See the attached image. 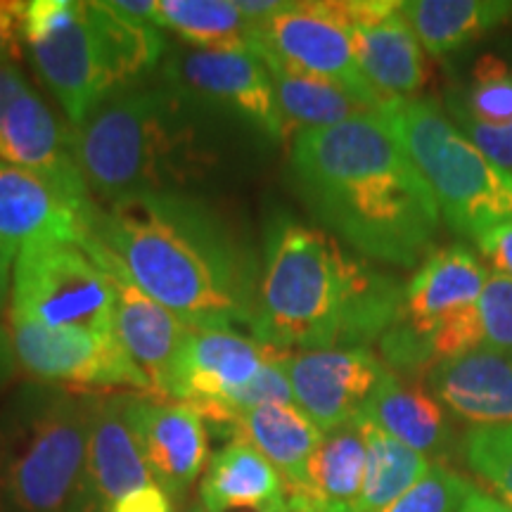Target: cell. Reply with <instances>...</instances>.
Listing matches in <instances>:
<instances>
[{"label":"cell","instance_id":"1","mask_svg":"<svg viewBox=\"0 0 512 512\" xmlns=\"http://www.w3.org/2000/svg\"><path fill=\"white\" fill-rule=\"evenodd\" d=\"M81 247L190 330H252L259 261L200 197L138 192L95 202Z\"/></svg>","mask_w":512,"mask_h":512},{"label":"cell","instance_id":"2","mask_svg":"<svg viewBox=\"0 0 512 512\" xmlns=\"http://www.w3.org/2000/svg\"><path fill=\"white\" fill-rule=\"evenodd\" d=\"M294 188L323 230L366 259L420 266L434 252V192L382 114L292 138Z\"/></svg>","mask_w":512,"mask_h":512},{"label":"cell","instance_id":"3","mask_svg":"<svg viewBox=\"0 0 512 512\" xmlns=\"http://www.w3.org/2000/svg\"><path fill=\"white\" fill-rule=\"evenodd\" d=\"M403 287L328 230L278 214L266 228L252 335L280 354L368 349L399 318Z\"/></svg>","mask_w":512,"mask_h":512},{"label":"cell","instance_id":"4","mask_svg":"<svg viewBox=\"0 0 512 512\" xmlns=\"http://www.w3.org/2000/svg\"><path fill=\"white\" fill-rule=\"evenodd\" d=\"M223 119L171 86L131 88L74 131V155L102 202L138 192H185L221 162Z\"/></svg>","mask_w":512,"mask_h":512},{"label":"cell","instance_id":"5","mask_svg":"<svg viewBox=\"0 0 512 512\" xmlns=\"http://www.w3.org/2000/svg\"><path fill=\"white\" fill-rule=\"evenodd\" d=\"M93 396L27 382L0 406V512H72Z\"/></svg>","mask_w":512,"mask_h":512},{"label":"cell","instance_id":"6","mask_svg":"<svg viewBox=\"0 0 512 512\" xmlns=\"http://www.w3.org/2000/svg\"><path fill=\"white\" fill-rule=\"evenodd\" d=\"M382 117L432 188L453 233L477 240L512 221V176L460 133L437 100L389 102Z\"/></svg>","mask_w":512,"mask_h":512},{"label":"cell","instance_id":"7","mask_svg":"<svg viewBox=\"0 0 512 512\" xmlns=\"http://www.w3.org/2000/svg\"><path fill=\"white\" fill-rule=\"evenodd\" d=\"M10 313L55 330L117 337L112 275L74 242L38 240L19 247L12 268Z\"/></svg>","mask_w":512,"mask_h":512},{"label":"cell","instance_id":"8","mask_svg":"<svg viewBox=\"0 0 512 512\" xmlns=\"http://www.w3.org/2000/svg\"><path fill=\"white\" fill-rule=\"evenodd\" d=\"M22 46L36 74L76 131L102 102L119 95L110 57L81 0H29L22 8Z\"/></svg>","mask_w":512,"mask_h":512},{"label":"cell","instance_id":"9","mask_svg":"<svg viewBox=\"0 0 512 512\" xmlns=\"http://www.w3.org/2000/svg\"><path fill=\"white\" fill-rule=\"evenodd\" d=\"M489 271L465 245L434 249L403 287L396 323L380 339L392 373H430V337L446 320L477 304Z\"/></svg>","mask_w":512,"mask_h":512},{"label":"cell","instance_id":"10","mask_svg":"<svg viewBox=\"0 0 512 512\" xmlns=\"http://www.w3.org/2000/svg\"><path fill=\"white\" fill-rule=\"evenodd\" d=\"M249 46L285 67L347 88L356 98L384 112L389 105L375 93L358 67L354 38L342 0L285 3L259 27H252Z\"/></svg>","mask_w":512,"mask_h":512},{"label":"cell","instance_id":"11","mask_svg":"<svg viewBox=\"0 0 512 512\" xmlns=\"http://www.w3.org/2000/svg\"><path fill=\"white\" fill-rule=\"evenodd\" d=\"M164 79L166 86L188 95L219 119L249 126L273 143L287 140L271 76L252 46L174 50L164 62Z\"/></svg>","mask_w":512,"mask_h":512},{"label":"cell","instance_id":"12","mask_svg":"<svg viewBox=\"0 0 512 512\" xmlns=\"http://www.w3.org/2000/svg\"><path fill=\"white\" fill-rule=\"evenodd\" d=\"M10 335L17 363L34 382L81 389H136L147 392L145 377L117 337H95L81 330H55L34 318L10 313Z\"/></svg>","mask_w":512,"mask_h":512},{"label":"cell","instance_id":"13","mask_svg":"<svg viewBox=\"0 0 512 512\" xmlns=\"http://www.w3.org/2000/svg\"><path fill=\"white\" fill-rule=\"evenodd\" d=\"M0 162L53 178L76 197H91L76 164L74 128L55 117L19 62L0 64Z\"/></svg>","mask_w":512,"mask_h":512},{"label":"cell","instance_id":"14","mask_svg":"<svg viewBox=\"0 0 512 512\" xmlns=\"http://www.w3.org/2000/svg\"><path fill=\"white\" fill-rule=\"evenodd\" d=\"M155 484L131 418V396H93L86 460L72 512H107L119 498Z\"/></svg>","mask_w":512,"mask_h":512},{"label":"cell","instance_id":"15","mask_svg":"<svg viewBox=\"0 0 512 512\" xmlns=\"http://www.w3.org/2000/svg\"><path fill=\"white\" fill-rule=\"evenodd\" d=\"M285 370L294 403L320 432H332L363 413L387 366L370 349L351 347L287 354Z\"/></svg>","mask_w":512,"mask_h":512},{"label":"cell","instance_id":"16","mask_svg":"<svg viewBox=\"0 0 512 512\" xmlns=\"http://www.w3.org/2000/svg\"><path fill=\"white\" fill-rule=\"evenodd\" d=\"M358 67L382 100H411L427 83L418 36L396 0H342Z\"/></svg>","mask_w":512,"mask_h":512},{"label":"cell","instance_id":"17","mask_svg":"<svg viewBox=\"0 0 512 512\" xmlns=\"http://www.w3.org/2000/svg\"><path fill=\"white\" fill-rule=\"evenodd\" d=\"M275 354L280 351L238 330H190L166 401L207 413L240 394Z\"/></svg>","mask_w":512,"mask_h":512},{"label":"cell","instance_id":"18","mask_svg":"<svg viewBox=\"0 0 512 512\" xmlns=\"http://www.w3.org/2000/svg\"><path fill=\"white\" fill-rule=\"evenodd\" d=\"M93 204L53 178L0 162V240L12 247L38 240L83 245Z\"/></svg>","mask_w":512,"mask_h":512},{"label":"cell","instance_id":"19","mask_svg":"<svg viewBox=\"0 0 512 512\" xmlns=\"http://www.w3.org/2000/svg\"><path fill=\"white\" fill-rule=\"evenodd\" d=\"M131 418L155 484L183 496L207 467L209 425L181 401L131 396Z\"/></svg>","mask_w":512,"mask_h":512},{"label":"cell","instance_id":"20","mask_svg":"<svg viewBox=\"0 0 512 512\" xmlns=\"http://www.w3.org/2000/svg\"><path fill=\"white\" fill-rule=\"evenodd\" d=\"M117 290L114 330L119 344L147 382V394L169 399L171 377L190 328L121 273H110Z\"/></svg>","mask_w":512,"mask_h":512},{"label":"cell","instance_id":"21","mask_svg":"<svg viewBox=\"0 0 512 512\" xmlns=\"http://www.w3.org/2000/svg\"><path fill=\"white\" fill-rule=\"evenodd\" d=\"M441 406L475 427L512 422V356L489 347L448 358L427 373Z\"/></svg>","mask_w":512,"mask_h":512},{"label":"cell","instance_id":"22","mask_svg":"<svg viewBox=\"0 0 512 512\" xmlns=\"http://www.w3.org/2000/svg\"><path fill=\"white\" fill-rule=\"evenodd\" d=\"M366 460V430L361 418L325 432L309 463L304 486L287 494V508L290 512H358Z\"/></svg>","mask_w":512,"mask_h":512},{"label":"cell","instance_id":"23","mask_svg":"<svg viewBox=\"0 0 512 512\" xmlns=\"http://www.w3.org/2000/svg\"><path fill=\"white\" fill-rule=\"evenodd\" d=\"M228 434L252 444L280 472L287 494H292L304 486L309 463L325 432L297 403H271L235 420Z\"/></svg>","mask_w":512,"mask_h":512},{"label":"cell","instance_id":"24","mask_svg":"<svg viewBox=\"0 0 512 512\" xmlns=\"http://www.w3.org/2000/svg\"><path fill=\"white\" fill-rule=\"evenodd\" d=\"M200 498L207 512L261 510L285 503L287 489L280 472L252 444L230 439L209 460Z\"/></svg>","mask_w":512,"mask_h":512},{"label":"cell","instance_id":"25","mask_svg":"<svg viewBox=\"0 0 512 512\" xmlns=\"http://www.w3.org/2000/svg\"><path fill=\"white\" fill-rule=\"evenodd\" d=\"M256 57L264 62L266 72L271 76L280 117H283L285 133L290 140L302 131L330 128L351 119L382 114L337 83L294 72V69L285 67L268 55L256 53Z\"/></svg>","mask_w":512,"mask_h":512},{"label":"cell","instance_id":"26","mask_svg":"<svg viewBox=\"0 0 512 512\" xmlns=\"http://www.w3.org/2000/svg\"><path fill=\"white\" fill-rule=\"evenodd\" d=\"M358 418L380 427L389 437L399 439L422 456L441 451L448 439L444 406L437 396L427 392L422 384L401 380L389 368Z\"/></svg>","mask_w":512,"mask_h":512},{"label":"cell","instance_id":"27","mask_svg":"<svg viewBox=\"0 0 512 512\" xmlns=\"http://www.w3.org/2000/svg\"><path fill=\"white\" fill-rule=\"evenodd\" d=\"M422 50L446 57L512 17L508 0H408L401 3Z\"/></svg>","mask_w":512,"mask_h":512},{"label":"cell","instance_id":"28","mask_svg":"<svg viewBox=\"0 0 512 512\" xmlns=\"http://www.w3.org/2000/svg\"><path fill=\"white\" fill-rule=\"evenodd\" d=\"M363 420V418H361ZM366 430V482L358 512H382L430 472V460L380 427L363 420Z\"/></svg>","mask_w":512,"mask_h":512},{"label":"cell","instance_id":"29","mask_svg":"<svg viewBox=\"0 0 512 512\" xmlns=\"http://www.w3.org/2000/svg\"><path fill=\"white\" fill-rule=\"evenodd\" d=\"M159 29H171L192 48H247L252 27L238 0H157Z\"/></svg>","mask_w":512,"mask_h":512},{"label":"cell","instance_id":"30","mask_svg":"<svg viewBox=\"0 0 512 512\" xmlns=\"http://www.w3.org/2000/svg\"><path fill=\"white\" fill-rule=\"evenodd\" d=\"M463 110L486 124L512 121V67L498 55L479 57L470 72L465 98H456Z\"/></svg>","mask_w":512,"mask_h":512},{"label":"cell","instance_id":"31","mask_svg":"<svg viewBox=\"0 0 512 512\" xmlns=\"http://www.w3.org/2000/svg\"><path fill=\"white\" fill-rule=\"evenodd\" d=\"M463 453L470 470L512 508V422L472 427L465 434Z\"/></svg>","mask_w":512,"mask_h":512},{"label":"cell","instance_id":"32","mask_svg":"<svg viewBox=\"0 0 512 512\" xmlns=\"http://www.w3.org/2000/svg\"><path fill=\"white\" fill-rule=\"evenodd\" d=\"M475 486L458 472L432 465L418 484L382 512H458Z\"/></svg>","mask_w":512,"mask_h":512},{"label":"cell","instance_id":"33","mask_svg":"<svg viewBox=\"0 0 512 512\" xmlns=\"http://www.w3.org/2000/svg\"><path fill=\"white\" fill-rule=\"evenodd\" d=\"M477 313L484 332V347L512 356V280L489 273L477 299Z\"/></svg>","mask_w":512,"mask_h":512},{"label":"cell","instance_id":"34","mask_svg":"<svg viewBox=\"0 0 512 512\" xmlns=\"http://www.w3.org/2000/svg\"><path fill=\"white\" fill-rule=\"evenodd\" d=\"M448 117L486 159H491L498 169L508 171L512 176V121L510 124H486V121L470 117L456 98L448 100Z\"/></svg>","mask_w":512,"mask_h":512},{"label":"cell","instance_id":"35","mask_svg":"<svg viewBox=\"0 0 512 512\" xmlns=\"http://www.w3.org/2000/svg\"><path fill=\"white\" fill-rule=\"evenodd\" d=\"M475 242L479 247V254L491 266V273H498L503 278L512 280V221L486 230Z\"/></svg>","mask_w":512,"mask_h":512},{"label":"cell","instance_id":"36","mask_svg":"<svg viewBox=\"0 0 512 512\" xmlns=\"http://www.w3.org/2000/svg\"><path fill=\"white\" fill-rule=\"evenodd\" d=\"M22 0H0V64L22 57Z\"/></svg>","mask_w":512,"mask_h":512},{"label":"cell","instance_id":"37","mask_svg":"<svg viewBox=\"0 0 512 512\" xmlns=\"http://www.w3.org/2000/svg\"><path fill=\"white\" fill-rule=\"evenodd\" d=\"M107 512H174V503L162 486L150 484L119 498Z\"/></svg>","mask_w":512,"mask_h":512},{"label":"cell","instance_id":"38","mask_svg":"<svg viewBox=\"0 0 512 512\" xmlns=\"http://www.w3.org/2000/svg\"><path fill=\"white\" fill-rule=\"evenodd\" d=\"M117 15L133 19V22L152 24L159 29V17H157V0H114L107 3Z\"/></svg>","mask_w":512,"mask_h":512},{"label":"cell","instance_id":"39","mask_svg":"<svg viewBox=\"0 0 512 512\" xmlns=\"http://www.w3.org/2000/svg\"><path fill=\"white\" fill-rule=\"evenodd\" d=\"M17 370H19V363L15 354V344H12L10 328H5V325L0 323V392L10 387L12 380H15Z\"/></svg>","mask_w":512,"mask_h":512},{"label":"cell","instance_id":"40","mask_svg":"<svg viewBox=\"0 0 512 512\" xmlns=\"http://www.w3.org/2000/svg\"><path fill=\"white\" fill-rule=\"evenodd\" d=\"M17 247L0 240V316L8 309L12 297V268H15Z\"/></svg>","mask_w":512,"mask_h":512},{"label":"cell","instance_id":"41","mask_svg":"<svg viewBox=\"0 0 512 512\" xmlns=\"http://www.w3.org/2000/svg\"><path fill=\"white\" fill-rule=\"evenodd\" d=\"M242 17L247 19L249 27H259L266 19H271L275 12L285 8L283 0H238Z\"/></svg>","mask_w":512,"mask_h":512},{"label":"cell","instance_id":"42","mask_svg":"<svg viewBox=\"0 0 512 512\" xmlns=\"http://www.w3.org/2000/svg\"><path fill=\"white\" fill-rule=\"evenodd\" d=\"M458 512H512V508L510 505H505L503 501H498V498L475 489L470 496H467V501Z\"/></svg>","mask_w":512,"mask_h":512},{"label":"cell","instance_id":"43","mask_svg":"<svg viewBox=\"0 0 512 512\" xmlns=\"http://www.w3.org/2000/svg\"><path fill=\"white\" fill-rule=\"evenodd\" d=\"M249 512H290L287 508V501L280 503V505H271V508H261V510H249Z\"/></svg>","mask_w":512,"mask_h":512},{"label":"cell","instance_id":"44","mask_svg":"<svg viewBox=\"0 0 512 512\" xmlns=\"http://www.w3.org/2000/svg\"><path fill=\"white\" fill-rule=\"evenodd\" d=\"M190 512H207V510H202V508H197V510H190Z\"/></svg>","mask_w":512,"mask_h":512}]
</instances>
